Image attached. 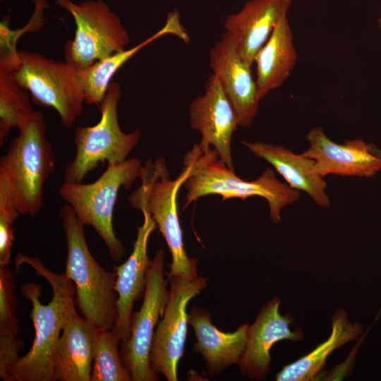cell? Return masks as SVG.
<instances>
[{"label": "cell", "instance_id": "obj_1", "mask_svg": "<svg viewBox=\"0 0 381 381\" xmlns=\"http://www.w3.org/2000/svg\"><path fill=\"white\" fill-rule=\"evenodd\" d=\"M23 264L30 265L35 273L50 284L52 298L42 304L40 298L42 287L35 283H25L20 288L22 296L30 302V317L35 329V337L28 352L20 356L11 366V381H55L53 362L58 340L66 316L75 305V286L64 274H58L44 266L38 258L18 253L16 258V272Z\"/></svg>", "mask_w": 381, "mask_h": 381}, {"label": "cell", "instance_id": "obj_2", "mask_svg": "<svg viewBox=\"0 0 381 381\" xmlns=\"http://www.w3.org/2000/svg\"><path fill=\"white\" fill-rule=\"evenodd\" d=\"M183 164L190 168V174L184 183L187 194L183 210L209 195H219L222 201L258 196L266 200L271 220L279 223L282 210L300 198L299 191L279 181L272 169H266L253 181L242 179L220 160L214 149L203 150L198 144L186 153Z\"/></svg>", "mask_w": 381, "mask_h": 381}, {"label": "cell", "instance_id": "obj_3", "mask_svg": "<svg viewBox=\"0 0 381 381\" xmlns=\"http://www.w3.org/2000/svg\"><path fill=\"white\" fill-rule=\"evenodd\" d=\"M66 241L64 274L75 286V304L98 329L111 330L117 319L116 274L104 270L92 255L84 227L67 204L59 212Z\"/></svg>", "mask_w": 381, "mask_h": 381}, {"label": "cell", "instance_id": "obj_4", "mask_svg": "<svg viewBox=\"0 0 381 381\" xmlns=\"http://www.w3.org/2000/svg\"><path fill=\"white\" fill-rule=\"evenodd\" d=\"M47 126L37 111L18 127V134L0 159V179L8 186L20 214L35 216L42 208L44 186L55 169Z\"/></svg>", "mask_w": 381, "mask_h": 381}, {"label": "cell", "instance_id": "obj_5", "mask_svg": "<svg viewBox=\"0 0 381 381\" xmlns=\"http://www.w3.org/2000/svg\"><path fill=\"white\" fill-rule=\"evenodd\" d=\"M189 174L190 168L183 164L181 173L172 180L164 158L149 159L141 169V184L128 200L132 208L143 205L147 209L164 238L171 255L168 278L181 277L192 280L198 277V260L186 253L176 203L179 190Z\"/></svg>", "mask_w": 381, "mask_h": 381}, {"label": "cell", "instance_id": "obj_6", "mask_svg": "<svg viewBox=\"0 0 381 381\" xmlns=\"http://www.w3.org/2000/svg\"><path fill=\"white\" fill-rule=\"evenodd\" d=\"M0 65L9 70L35 103L53 108L64 126H72L83 112L85 97L71 64L13 50L1 52Z\"/></svg>", "mask_w": 381, "mask_h": 381}, {"label": "cell", "instance_id": "obj_7", "mask_svg": "<svg viewBox=\"0 0 381 381\" xmlns=\"http://www.w3.org/2000/svg\"><path fill=\"white\" fill-rule=\"evenodd\" d=\"M142 167L138 158L109 163L95 181L89 183L64 181L59 189L60 197L72 208L78 220L85 226L95 229L114 261H119L126 250L113 228L118 193L121 187L125 190L131 187L140 177Z\"/></svg>", "mask_w": 381, "mask_h": 381}, {"label": "cell", "instance_id": "obj_8", "mask_svg": "<svg viewBox=\"0 0 381 381\" xmlns=\"http://www.w3.org/2000/svg\"><path fill=\"white\" fill-rule=\"evenodd\" d=\"M121 95L119 83L111 82L98 106L101 114L99 121L94 126H80L75 129V155L65 169L64 181L82 182L99 164L127 159L138 145L141 136L140 130L126 133L119 126L118 105Z\"/></svg>", "mask_w": 381, "mask_h": 381}, {"label": "cell", "instance_id": "obj_9", "mask_svg": "<svg viewBox=\"0 0 381 381\" xmlns=\"http://www.w3.org/2000/svg\"><path fill=\"white\" fill-rule=\"evenodd\" d=\"M68 11L75 24L73 40L64 46L66 61L82 68L126 49L130 35L120 18L102 0H56Z\"/></svg>", "mask_w": 381, "mask_h": 381}, {"label": "cell", "instance_id": "obj_10", "mask_svg": "<svg viewBox=\"0 0 381 381\" xmlns=\"http://www.w3.org/2000/svg\"><path fill=\"white\" fill-rule=\"evenodd\" d=\"M164 252L159 248L147 271L143 301L132 314L128 339L121 344V354L131 381H156L158 375L150 365V351L157 326L169 299L168 279H164Z\"/></svg>", "mask_w": 381, "mask_h": 381}, {"label": "cell", "instance_id": "obj_11", "mask_svg": "<svg viewBox=\"0 0 381 381\" xmlns=\"http://www.w3.org/2000/svg\"><path fill=\"white\" fill-rule=\"evenodd\" d=\"M168 280L169 299L155 332L150 360L156 374H162L168 381H176L178 365L183 354L187 336V305L207 286L208 279L198 277L191 280L171 277Z\"/></svg>", "mask_w": 381, "mask_h": 381}, {"label": "cell", "instance_id": "obj_12", "mask_svg": "<svg viewBox=\"0 0 381 381\" xmlns=\"http://www.w3.org/2000/svg\"><path fill=\"white\" fill-rule=\"evenodd\" d=\"M306 138L309 145L302 153L314 160L315 172L324 178H371L381 171V150L371 143L351 139L337 143L321 126L313 128Z\"/></svg>", "mask_w": 381, "mask_h": 381}, {"label": "cell", "instance_id": "obj_13", "mask_svg": "<svg viewBox=\"0 0 381 381\" xmlns=\"http://www.w3.org/2000/svg\"><path fill=\"white\" fill-rule=\"evenodd\" d=\"M189 118L191 128L200 134V147L203 150L212 147L220 160L234 170L231 139L240 126L239 119L213 74L206 81L204 93L191 102Z\"/></svg>", "mask_w": 381, "mask_h": 381}, {"label": "cell", "instance_id": "obj_14", "mask_svg": "<svg viewBox=\"0 0 381 381\" xmlns=\"http://www.w3.org/2000/svg\"><path fill=\"white\" fill-rule=\"evenodd\" d=\"M281 300L274 297L260 310L255 321L248 326L245 350L238 363L241 375L250 380H261L270 370V350L277 342L304 339L301 328L291 329L294 323L290 315L281 314Z\"/></svg>", "mask_w": 381, "mask_h": 381}, {"label": "cell", "instance_id": "obj_15", "mask_svg": "<svg viewBox=\"0 0 381 381\" xmlns=\"http://www.w3.org/2000/svg\"><path fill=\"white\" fill-rule=\"evenodd\" d=\"M209 59L212 74L233 105L240 126H250L258 114L261 101L252 66L241 58L224 32L210 50Z\"/></svg>", "mask_w": 381, "mask_h": 381}, {"label": "cell", "instance_id": "obj_16", "mask_svg": "<svg viewBox=\"0 0 381 381\" xmlns=\"http://www.w3.org/2000/svg\"><path fill=\"white\" fill-rule=\"evenodd\" d=\"M134 209L141 211L143 222L138 228L131 255L123 263L113 268L116 274L115 290L118 299L117 319L112 330L120 338L121 344L130 336L134 303L144 296L147 271L151 261L147 255V243L151 234L157 228L145 206L138 205Z\"/></svg>", "mask_w": 381, "mask_h": 381}, {"label": "cell", "instance_id": "obj_17", "mask_svg": "<svg viewBox=\"0 0 381 381\" xmlns=\"http://www.w3.org/2000/svg\"><path fill=\"white\" fill-rule=\"evenodd\" d=\"M291 6L292 0H248L240 11L227 16L224 33L249 66L253 65L257 53Z\"/></svg>", "mask_w": 381, "mask_h": 381}, {"label": "cell", "instance_id": "obj_18", "mask_svg": "<svg viewBox=\"0 0 381 381\" xmlns=\"http://www.w3.org/2000/svg\"><path fill=\"white\" fill-rule=\"evenodd\" d=\"M97 329L77 313L75 304L71 307L55 350V381H90Z\"/></svg>", "mask_w": 381, "mask_h": 381}, {"label": "cell", "instance_id": "obj_19", "mask_svg": "<svg viewBox=\"0 0 381 381\" xmlns=\"http://www.w3.org/2000/svg\"><path fill=\"white\" fill-rule=\"evenodd\" d=\"M197 341L193 350L205 359L207 373L216 376L233 364H238L245 350L249 325L243 324L234 332H224L212 322L207 311L194 306L188 313Z\"/></svg>", "mask_w": 381, "mask_h": 381}, {"label": "cell", "instance_id": "obj_20", "mask_svg": "<svg viewBox=\"0 0 381 381\" xmlns=\"http://www.w3.org/2000/svg\"><path fill=\"white\" fill-rule=\"evenodd\" d=\"M242 143L255 157L270 163L290 188L306 193L318 206L329 207L327 185L324 177L315 172L313 159L279 145L246 140Z\"/></svg>", "mask_w": 381, "mask_h": 381}, {"label": "cell", "instance_id": "obj_21", "mask_svg": "<svg viewBox=\"0 0 381 381\" xmlns=\"http://www.w3.org/2000/svg\"><path fill=\"white\" fill-rule=\"evenodd\" d=\"M166 35H174L186 43L190 41V37L181 23L180 14L176 10L168 13L161 29L137 45L116 52L85 68H75L85 102L99 106L117 71L140 49Z\"/></svg>", "mask_w": 381, "mask_h": 381}, {"label": "cell", "instance_id": "obj_22", "mask_svg": "<svg viewBox=\"0 0 381 381\" xmlns=\"http://www.w3.org/2000/svg\"><path fill=\"white\" fill-rule=\"evenodd\" d=\"M294 39L288 15H285L280 18L267 41L257 53L254 64L260 100L281 87L294 70L298 60Z\"/></svg>", "mask_w": 381, "mask_h": 381}, {"label": "cell", "instance_id": "obj_23", "mask_svg": "<svg viewBox=\"0 0 381 381\" xmlns=\"http://www.w3.org/2000/svg\"><path fill=\"white\" fill-rule=\"evenodd\" d=\"M359 322H351L345 310L335 311L329 337L313 350L284 366L276 375L277 381H309L317 377L327 359L336 349L357 339L363 333Z\"/></svg>", "mask_w": 381, "mask_h": 381}, {"label": "cell", "instance_id": "obj_24", "mask_svg": "<svg viewBox=\"0 0 381 381\" xmlns=\"http://www.w3.org/2000/svg\"><path fill=\"white\" fill-rule=\"evenodd\" d=\"M15 289L13 272L7 267H0V377L4 381H11V368L24 346L18 338L20 329Z\"/></svg>", "mask_w": 381, "mask_h": 381}, {"label": "cell", "instance_id": "obj_25", "mask_svg": "<svg viewBox=\"0 0 381 381\" xmlns=\"http://www.w3.org/2000/svg\"><path fill=\"white\" fill-rule=\"evenodd\" d=\"M28 91L18 84L9 70L0 65V146H3L13 128L32 113Z\"/></svg>", "mask_w": 381, "mask_h": 381}, {"label": "cell", "instance_id": "obj_26", "mask_svg": "<svg viewBox=\"0 0 381 381\" xmlns=\"http://www.w3.org/2000/svg\"><path fill=\"white\" fill-rule=\"evenodd\" d=\"M120 341L112 329H97L90 381H131L118 349Z\"/></svg>", "mask_w": 381, "mask_h": 381}, {"label": "cell", "instance_id": "obj_27", "mask_svg": "<svg viewBox=\"0 0 381 381\" xmlns=\"http://www.w3.org/2000/svg\"><path fill=\"white\" fill-rule=\"evenodd\" d=\"M20 214L8 186L0 179V267H7L11 263L14 224Z\"/></svg>", "mask_w": 381, "mask_h": 381}, {"label": "cell", "instance_id": "obj_28", "mask_svg": "<svg viewBox=\"0 0 381 381\" xmlns=\"http://www.w3.org/2000/svg\"><path fill=\"white\" fill-rule=\"evenodd\" d=\"M377 25H378L379 29L381 30V13L380 14V16L377 18Z\"/></svg>", "mask_w": 381, "mask_h": 381}]
</instances>
